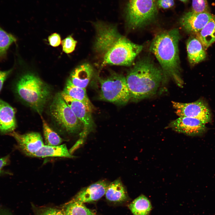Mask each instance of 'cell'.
I'll return each mask as SVG.
<instances>
[{
	"label": "cell",
	"instance_id": "6da1fadb",
	"mask_svg": "<svg viewBox=\"0 0 215 215\" xmlns=\"http://www.w3.org/2000/svg\"><path fill=\"white\" fill-rule=\"evenodd\" d=\"M94 25L96 33L94 48L101 58L102 65H130L142 46L121 35L114 25L101 22Z\"/></svg>",
	"mask_w": 215,
	"mask_h": 215
},
{
	"label": "cell",
	"instance_id": "7a4b0ae2",
	"mask_svg": "<svg viewBox=\"0 0 215 215\" xmlns=\"http://www.w3.org/2000/svg\"><path fill=\"white\" fill-rule=\"evenodd\" d=\"M180 38L177 29L161 32L153 39L150 50L159 63L165 78H171L178 86L182 87L183 82L181 76L178 49Z\"/></svg>",
	"mask_w": 215,
	"mask_h": 215
},
{
	"label": "cell",
	"instance_id": "3957f363",
	"mask_svg": "<svg viewBox=\"0 0 215 215\" xmlns=\"http://www.w3.org/2000/svg\"><path fill=\"white\" fill-rule=\"evenodd\" d=\"M125 78L130 99L137 101L155 94L165 76L162 69L146 57L137 62Z\"/></svg>",
	"mask_w": 215,
	"mask_h": 215
},
{
	"label": "cell",
	"instance_id": "277c9868",
	"mask_svg": "<svg viewBox=\"0 0 215 215\" xmlns=\"http://www.w3.org/2000/svg\"><path fill=\"white\" fill-rule=\"evenodd\" d=\"M13 90L16 96L41 115L51 96L49 87L31 73L19 77L14 83Z\"/></svg>",
	"mask_w": 215,
	"mask_h": 215
},
{
	"label": "cell",
	"instance_id": "5b68a950",
	"mask_svg": "<svg viewBox=\"0 0 215 215\" xmlns=\"http://www.w3.org/2000/svg\"><path fill=\"white\" fill-rule=\"evenodd\" d=\"M97 79L100 100L123 105L130 99L126 78L122 75L112 72L107 77Z\"/></svg>",
	"mask_w": 215,
	"mask_h": 215
},
{
	"label": "cell",
	"instance_id": "8992f818",
	"mask_svg": "<svg viewBox=\"0 0 215 215\" xmlns=\"http://www.w3.org/2000/svg\"><path fill=\"white\" fill-rule=\"evenodd\" d=\"M49 111L55 123L67 133L72 134L82 130V124L65 101L61 93L54 97Z\"/></svg>",
	"mask_w": 215,
	"mask_h": 215
},
{
	"label": "cell",
	"instance_id": "52a82bcc",
	"mask_svg": "<svg viewBox=\"0 0 215 215\" xmlns=\"http://www.w3.org/2000/svg\"><path fill=\"white\" fill-rule=\"evenodd\" d=\"M157 12L156 0H129L125 10L127 24L132 28L143 26L154 19Z\"/></svg>",
	"mask_w": 215,
	"mask_h": 215
},
{
	"label": "cell",
	"instance_id": "ba28073f",
	"mask_svg": "<svg viewBox=\"0 0 215 215\" xmlns=\"http://www.w3.org/2000/svg\"><path fill=\"white\" fill-rule=\"evenodd\" d=\"M175 113L179 117H186L199 119L206 124L210 122L211 114L207 104L199 99L191 103L172 102Z\"/></svg>",
	"mask_w": 215,
	"mask_h": 215
},
{
	"label": "cell",
	"instance_id": "9c48e42d",
	"mask_svg": "<svg viewBox=\"0 0 215 215\" xmlns=\"http://www.w3.org/2000/svg\"><path fill=\"white\" fill-rule=\"evenodd\" d=\"M61 94L67 104L82 124L83 129L80 133V139L84 140L94 128V123L91 112L87 110L82 102L72 98L63 91Z\"/></svg>",
	"mask_w": 215,
	"mask_h": 215
},
{
	"label": "cell",
	"instance_id": "30bf717a",
	"mask_svg": "<svg viewBox=\"0 0 215 215\" xmlns=\"http://www.w3.org/2000/svg\"><path fill=\"white\" fill-rule=\"evenodd\" d=\"M9 134L15 139L20 150L29 156L32 157L44 145L41 135L38 132L21 134L14 131Z\"/></svg>",
	"mask_w": 215,
	"mask_h": 215
},
{
	"label": "cell",
	"instance_id": "8fae6325",
	"mask_svg": "<svg viewBox=\"0 0 215 215\" xmlns=\"http://www.w3.org/2000/svg\"><path fill=\"white\" fill-rule=\"evenodd\" d=\"M205 125L196 118L180 117L172 121L168 127L179 133L194 136L201 135L205 131Z\"/></svg>",
	"mask_w": 215,
	"mask_h": 215
},
{
	"label": "cell",
	"instance_id": "7c38bea8",
	"mask_svg": "<svg viewBox=\"0 0 215 215\" xmlns=\"http://www.w3.org/2000/svg\"><path fill=\"white\" fill-rule=\"evenodd\" d=\"M209 12L197 13L192 11L185 13L180 23L187 32L196 34L214 17Z\"/></svg>",
	"mask_w": 215,
	"mask_h": 215
},
{
	"label": "cell",
	"instance_id": "4fadbf2b",
	"mask_svg": "<svg viewBox=\"0 0 215 215\" xmlns=\"http://www.w3.org/2000/svg\"><path fill=\"white\" fill-rule=\"evenodd\" d=\"M109 184L105 180H99L81 190L73 199L83 203L98 200L105 195Z\"/></svg>",
	"mask_w": 215,
	"mask_h": 215
},
{
	"label": "cell",
	"instance_id": "5bb4252c",
	"mask_svg": "<svg viewBox=\"0 0 215 215\" xmlns=\"http://www.w3.org/2000/svg\"><path fill=\"white\" fill-rule=\"evenodd\" d=\"M16 111L8 103L0 99V132L9 134L16 127Z\"/></svg>",
	"mask_w": 215,
	"mask_h": 215
},
{
	"label": "cell",
	"instance_id": "9a60e30c",
	"mask_svg": "<svg viewBox=\"0 0 215 215\" xmlns=\"http://www.w3.org/2000/svg\"><path fill=\"white\" fill-rule=\"evenodd\" d=\"M93 74L92 67L88 63H85L76 68L71 73L69 79L75 86L85 89Z\"/></svg>",
	"mask_w": 215,
	"mask_h": 215
},
{
	"label": "cell",
	"instance_id": "2e32d148",
	"mask_svg": "<svg viewBox=\"0 0 215 215\" xmlns=\"http://www.w3.org/2000/svg\"><path fill=\"white\" fill-rule=\"evenodd\" d=\"M188 59L191 64H195L205 60L206 53L202 44L196 37L189 38L187 43Z\"/></svg>",
	"mask_w": 215,
	"mask_h": 215
},
{
	"label": "cell",
	"instance_id": "e0dca14e",
	"mask_svg": "<svg viewBox=\"0 0 215 215\" xmlns=\"http://www.w3.org/2000/svg\"><path fill=\"white\" fill-rule=\"evenodd\" d=\"M47 157L67 158L74 157L68 150L66 145L64 144L54 146L44 145L32 156V157L38 158Z\"/></svg>",
	"mask_w": 215,
	"mask_h": 215
},
{
	"label": "cell",
	"instance_id": "ac0fdd59",
	"mask_svg": "<svg viewBox=\"0 0 215 215\" xmlns=\"http://www.w3.org/2000/svg\"><path fill=\"white\" fill-rule=\"evenodd\" d=\"M63 91L72 98L82 102L87 110L91 112L93 107L87 96L86 89L75 86L68 79Z\"/></svg>",
	"mask_w": 215,
	"mask_h": 215
},
{
	"label": "cell",
	"instance_id": "d6986e66",
	"mask_svg": "<svg viewBox=\"0 0 215 215\" xmlns=\"http://www.w3.org/2000/svg\"><path fill=\"white\" fill-rule=\"evenodd\" d=\"M105 195L106 199L111 202H123L128 198L126 189L119 179L109 183Z\"/></svg>",
	"mask_w": 215,
	"mask_h": 215
},
{
	"label": "cell",
	"instance_id": "ffe728a7",
	"mask_svg": "<svg viewBox=\"0 0 215 215\" xmlns=\"http://www.w3.org/2000/svg\"><path fill=\"white\" fill-rule=\"evenodd\" d=\"M204 49H207L215 42V16L196 34Z\"/></svg>",
	"mask_w": 215,
	"mask_h": 215
},
{
	"label": "cell",
	"instance_id": "44dd1931",
	"mask_svg": "<svg viewBox=\"0 0 215 215\" xmlns=\"http://www.w3.org/2000/svg\"><path fill=\"white\" fill-rule=\"evenodd\" d=\"M61 210L65 215H96L84 203L73 199L65 204Z\"/></svg>",
	"mask_w": 215,
	"mask_h": 215
},
{
	"label": "cell",
	"instance_id": "7402d4cb",
	"mask_svg": "<svg viewBox=\"0 0 215 215\" xmlns=\"http://www.w3.org/2000/svg\"><path fill=\"white\" fill-rule=\"evenodd\" d=\"M129 208L133 215H148L152 206L148 198L142 195L130 203Z\"/></svg>",
	"mask_w": 215,
	"mask_h": 215
},
{
	"label": "cell",
	"instance_id": "603a6c76",
	"mask_svg": "<svg viewBox=\"0 0 215 215\" xmlns=\"http://www.w3.org/2000/svg\"><path fill=\"white\" fill-rule=\"evenodd\" d=\"M41 118L45 145L53 146L60 145L62 142V138L49 127L42 116Z\"/></svg>",
	"mask_w": 215,
	"mask_h": 215
},
{
	"label": "cell",
	"instance_id": "cb8c5ba5",
	"mask_svg": "<svg viewBox=\"0 0 215 215\" xmlns=\"http://www.w3.org/2000/svg\"><path fill=\"white\" fill-rule=\"evenodd\" d=\"M16 41V38L0 27V58L4 57L10 45Z\"/></svg>",
	"mask_w": 215,
	"mask_h": 215
},
{
	"label": "cell",
	"instance_id": "d4e9b609",
	"mask_svg": "<svg viewBox=\"0 0 215 215\" xmlns=\"http://www.w3.org/2000/svg\"><path fill=\"white\" fill-rule=\"evenodd\" d=\"M77 42L69 35L61 41L62 50L65 53L68 54L75 50Z\"/></svg>",
	"mask_w": 215,
	"mask_h": 215
},
{
	"label": "cell",
	"instance_id": "484cf974",
	"mask_svg": "<svg viewBox=\"0 0 215 215\" xmlns=\"http://www.w3.org/2000/svg\"><path fill=\"white\" fill-rule=\"evenodd\" d=\"M192 11L197 13L209 12L206 0H192Z\"/></svg>",
	"mask_w": 215,
	"mask_h": 215
},
{
	"label": "cell",
	"instance_id": "4316f807",
	"mask_svg": "<svg viewBox=\"0 0 215 215\" xmlns=\"http://www.w3.org/2000/svg\"><path fill=\"white\" fill-rule=\"evenodd\" d=\"M48 41L50 44L53 47H57L61 43V37L56 33H53L50 35L48 37Z\"/></svg>",
	"mask_w": 215,
	"mask_h": 215
},
{
	"label": "cell",
	"instance_id": "83f0119b",
	"mask_svg": "<svg viewBox=\"0 0 215 215\" xmlns=\"http://www.w3.org/2000/svg\"><path fill=\"white\" fill-rule=\"evenodd\" d=\"M39 215H65L62 210L48 208L43 210Z\"/></svg>",
	"mask_w": 215,
	"mask_h": 215
},
{
	"label": "cell",
	"instance_id": "f1b7e54d",
	"mask_svg": "<svg viewBox=\"0 0 215 215\" xmlns=\"http://www.w3.org/2000/svg\"><path fill=\"white\" fill-rule=\"evenodd\" d=\"M174 4V0H158L157 4L159 7L164 9L173 7Z\"/></svg>",
	"mask_w": 215,
	"mask_h": 215
},
{
	"label": "cell",
	"instance_id": "f546056e",
	"mask_svg": "<svg viewBox=\"0 0 215 215\" xmlns=\"http://www.w3.org/2000/svg\"><path fill=\"white\" fill-rule=\"evenodd\" d=\"M13 70V68H11L8 70L4 71L0 70V92L2 88L4 81L11 73Z\"/></svg>",
	"mask_w": 215,
	"mask_h": 215
},
{
	"label": "cell",
	"instance_id": "4dcf8cb0",
	"mask_svg": "<svg viewBox=\"0 0 215 215\" xmlns=\"http://www.w3.org/2000/svg\"><path fill=\"white\" fill-rule=\"evenodd\" d=\"M10 156L9 155L0 158V175L6 173L4 171V168L8 165L10 163Z\"/></svg>",
	"mask_w": 215,
	"mask_h": 215
},
{
	"label": "cell",
	"instance_id": "1f68e13d",
	"mask_svg": "<svg viewBox=\"0 0 215 215\" xmlns=\"http://www.w3.org/2000/svg\"><path fill=\"white\" fill-rule=\"evenodd\" d=\"M0 215H13L7 209L0 207Z\"/></svg>",
	"mask_w": 215,
	"mask_h": 215
},
{
	"label": "cell",
	"instance_id": "d6a6232c",
	"mask_svg": "<svg viewBox=\"0 0 215 215\" xmlns=\"http://www.w3.org/2000/svg\"><path fill=\"white\" fill-rule=\"evenodd\" d=\"M179 0L182 1L183 2H185L187 1L188 0Z\"/></svg>",
	"mask_w": 215,
	"mask_h": 215
}]
</instances>
